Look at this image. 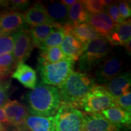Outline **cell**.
I'll return each mask as SVG.
<instances>
[{"label": "cell", "instance_id": "cell-36", "mask_svg": "<svg viewBox=\"0 0 131 131\" xmlns=\"http://www.w3.org/2000/svg\"><path fill=\"white\" fill-rule=\"evenodd\" d=\"M131 41V40H129L128 42H127V44L124 46V47L126 48V50H127V53H128L129 55L130 54V52H131V47H130V42Z\"/></svg>", "mask_w": 131, "mask_h": 131}, {"label": "cell", "instance_id": "cell-40", "mask_svg": "<svg viewBox=\"0 0 131 131\" xmlns=\"http://www.w3.org/2000/svg\"><path fill=\"white\" fill-rule=\"evenodd\" d=\"M0 131H6V130H0Z\"/></svg>", "mask_w": 131, "mask_h": 131}, {"label": "cell", "instance_id": "cell-16", "mask_svg": "<svg viewBox=\"0 0 131 131\" xmlns=\"http://www.w3.org/2000/svg\"><path fill=\"white\" fill-rule=\"evenodd\" d=\"M66 33H70L82 43L86 45L87 42L100 37L95 30L87 23L80 24L76 26H72L66 23L63 26Z\"/></svg>", "mask_w": 131, "mask_h": 131}, {"label": "cell", "instance_id": "cell-28", "mask_svg": "<svg viewBox=\"0 0 131 131\" xmlns=\"http://www.w3.org/2000/svg\"><path fill=\"white\" fill-rule=\"evenodd\" d=\"M15 34L0 36V56L12 53L14 47Z\"/></svg>", "mask_w": 131, "mask_h": 131}, {"label": "cell", "instance_id": "cell-14", "mask_svg": "<svg viewBox=\"0 0 131 131\" xmlns=\"http://www.w3.org/2000/svg\"><path fill=\"white\" fill-rule=\"evenodd\" d=\"M26 24L30 27L42 24H55L44 9L41 3L37 2L23 14Z\"/></svg>", "mask_w": 131, "mask_h": 131}, {"label": "cell", "instance_id": "cell-22", "mask_svg": "<svg viewBox=\"0 0 131 131\" xmlns=\"http://www.w3.org/2000/svg\"><path fill=\"white\" fill-rule=\"evenodd\" d=\"M62 26L57 24H42L31 27L29 30L31 40L34 47H40L42 42L45 41L49 35L57 29L62 28Z\"/></svg>", "mask_w": 131, "mask_h": 131}, {"label": "cell", "instance_id": "cell-34", "mask_svg": "<svg viewBox=\"0 0 131 131\" xmlns=\"http://www.w3.org/2000/svg\"><path fill=\"white\" fill-rule=\"evenodd\" d=\"M9 123L3 107H0V123Z\"/></svg>", "mask_w": 131, "mask_h": 131}, {"label": "cell", "instance_id": "cell-35", "mask_svg": "<svg viewBox=\"0 0 131 131\" xmlns=\"http://www.w3.org/2000/svg\"><path fill=\"white\" fill-rule=\"evenodd\" d=\"M76 2V0H63V1H61V3H63L64 5H65L68 8L72 6Z\"/></svg>", "mask_w": 131, "mask_h": 131}, {"label": "cell", "instance_id": "cell-26", "mask_svg": "<svg viewBox=\"0 0 131 131\" xmlns=\"http://www.w3.org/2000/svg\"><path fill=\"white\" fill-rule=\"evenodd\" d=\"M15 59L12 53L5 54L0 56V78L7 77L12 73L16 67Z\"/></svg>", "mask_w": 131, "mask_h": 131}, {"label": "cell", "instance_id": "cell-15", "mask_svg": "<svg viewBox=\"0 0 131 131\" xmlns=\"http://www.w3.org/2000/svg\"><path fill=\"white\" fill-rule=\"evenodd\" d=\"M12 77L28 89H33L37 86V72L30 66L25 63L16 64L15 70L12 73Z\"/></svg>", "mask_w": 131, "mask_h": 131}, {"label": "cell", "instance_id": "cell-25", "mask_svg": "<svg viewBox=\"0 0 131 131\" xmlns=\"http://www.w3.org/2000/svg\"><path fill=\"white\" fill-rule=\"evenodd\" d=\"M65 32L63 27L57 29L49 35L40 45V50H45L49 47L60 46L65 37Z\"/></svg>", "mask_w": 131, "mask_h": 131}, {"label": "cell", "instance_id": "cell-24", "mask_svg": "<svg viewBox=\"0 0 131 131\" xmlns=\"http://www.w3.org/2000/svg\"><path fill=\"white\" fill-rule=\"evenodd\" d=\"M66 59L68 58L63 53L60 46H56L40 50V57L38 60L47 63H55Z\"/></svg>", "mask_w": 131, "mask_h": 131}, {"label": "cell", "instance_id": "cell-39", "mask_svg": "<svg viewBox=\"0 0 131 131\" xmlns=\"http://www.w3.org/2000/svg\"><path fill=\"white\" fill-rule=\"evenodd\" d=\"M2 80H3L2 78H0V83H1V81H2Z\"/></svg>", "mask_w": 131, "mask_h": 131}, {"label": "cell", "instance_id": "cell-41", "mask_svg": "<svg viewBox=\"0 0 131 131\" xmlns=\"http://www.w3.org/2000/svg\"><path fill=\"white\" fill-rule=\"evenodd\" d=\"M0 6H1V1H0Z\"/></svg>", "mask_w": 131, "mask_h": 131}, {"label": "cell", "instance_id": "cell-1", "mask_svg": "<svg viewBox=\"0 0 131 131\" xmlns=\"http://www.w3.org/2000/svg\"><path fill=\"white\" fill-rule=\"evenodd\" d=\"M24 100L29 113L32 115L52 117L56 114L61 105L58 88L39 83L26 93Z\"/></svg>", "mask_w": 131, "mask_h": 131}, {"label": "cell", "instance_id": "cell-13", "mask_svg": "<svg viewBox=\"0 0 131 131\" xmlns=\"http://www.w3.org/2000/svg\"><path fill=\"white\" fill-rule=\"evenodd\" d=\"M131 77L130 72L121 73L103 86L114 99L130 91Z\"/></svg>", "mask_w": 131, "mask_h": 131}, {"label": "cell", "instance_id": "cell-20", "mask_svg": "<svg viewBox=\"0 0 131 131\" xmlns=\"http://www.w3.org/2000/svg\"><path fill=\"white\" fill-rule=\"evenodd\" d=\"M23 127L29 131H55L54 118L29 115Z\"/></svg>", "mask_w": 131, "mask_h": 131}, {"label": "cell", "instance_id": "cell-18", "mask_svg": "<svg viewBox=\"0 0 131 131\" xmlns=\"http://www.w3.org/2000/svg\"><path fill=\"white\" fill-rule=\"evenodd\" d=\"M131 22L129 18L122 23L117 24L107 40L111 46H124L130 40Z\"/></svg>", "mask_w": 131, "mask_h": 131}, {"label": "cell", "instance_id": "cell-33", "mask_svg": "<svg viewBox=\"0 0 131 131\" xmlns=\"http://www.w3.org/2000/svg\"><path fill=\"white\" fill-rule=\"evenodd\" d=\"M118 8L119 14L124 20L128 19L131 15V8L130 6V1H121L117 3Z\"/></svg>", "mask_w": 131, "mask_h": 131}, {"label": "cell", "instance_id": "cell-5", "mask_svg": "<svg viewBox=\"0 0 131 131\" xmlns=\"http://www.w3.org/2000/svg\"><path fill=\"white\" fill-rule=\"evenodd\" d=\"M115 106L114 98L103 86L95 85L82 98L78 107L88 114H100Z\"/></svg>", "mask_w": 131, "mask_h": 131}, {"label": "cell", "instance_id": "cell-3", "mask_svg": "<svg viewBox=\"0 0 131 131\" xmlns=\"http://www.w3.org/2000/svg\"><path fill=\"white\" fill-rule=\"evenodd\" d=\"M111 47L107 39L101 37L87 42L78 59L79 70L86 73L92 71L107 58Z\"/></svg>", "mask_w": 131, "mask_h": 131}, {"label": "cell", "instance_id": "cell-6", "mask_svg": "<svg viewBox=\"0 0 131 131\" xmlns=\"http://www.w3.org/2000/svg\"><path fill=\"white\" fill-rule=\"evenodd\" d=\"M84 117L74 106L61 104L53 117L55 131H83Z\"/></svg>", "mask_w": 131, "mask_h": 131}, {"label": "cell", "instance_id": "cell-30", "mask_svg": "<svg viewBox=\"0 0 131 131\" xmlns=\"http://www.w3.org/2000/svg\"><path fill=\"white\" fill-rule=\"evenodd\" d=\"M115 106L119 107L127 112H131V92L129 91L119 97L115 98Z\"/></svg>", "mask_w": 131, "mask_h": 131}, {"label": "cell", "instance_id": "cell-8", "mask_svg": "<svg viewBox=\"0 0 131 131\" xmlns=\"http://www.w3.org/2000/svg\"><path fill=\"white\" fill-rule=\"evenodd\" d=\"M34 49L28 29H23L15 34L14 47L12 54L16 65L24 63L30 57Z\"/></svg>", "mask_w": 131, "mask_h": 131}, {"label": "cell", "instance_id": "cell-17", "mask_svg": "<svg viewBox=\"0 0 131 131\" xmlns=\"http://www.w3.org/2000/svg\"><path fill=\"white\" fill-rule=\"evenodd\" d=\"M60 46L65 56L68 59L75 61L78 60L83 53L85 45L80 42L70 33H66Z\"/></svg>", "mask_w": 131, "mask_h": 131}, {"label": "cell", "instance_id": "cell-32", "mask_svg": "<svg viewBox=\"0 0 131 131\" xmlns=\"http://www.w3.org/2000/svg\"><path fill=\"white\" fill-rule=\"evenodd\" d=\"M106 12L116 24H120L125 21L123 19L119 14L118 8L116 3L113 2L110 6L106 7Z\"/></svg>", "mask_w": 131, "mask_h": 131}, {"label": "cell", "instance_id": "cell-11", "mask_svg": "<svg viewBox=\"0 0 131 131\" xmlns=\"http://www.w3.org/2000/svg\"><path fill=\"white\" fill-rule=\"evenodd\" d=\"M87 23L100 37L107 39L117 24L112 20L106 11L96 14H89Z\"/></svg>", "mask_w": 131, "mask_h": 131}, {"label": "cell", "instance_id": "cell-23", "mask_svg": "<svg viewBox=\"0 0 131 131\" xmlns=\"http://www.w3.org/2000/svg\"><path fill=\"white\" fill-rule=\"evenodd\" d=\"M88 16L89 14L81 1H77L72 6L69 8L68 24L72 26L79 25L86 22Z\"/></svg>", "mask_w": 131, "mask_h": 131}, {"label": "cell", "instance_id": "cell-29", "mask_svg": "<svg viewBox=\"0 0 131 131\" xmlns=\"http://www.w3.org/2000/svg\"><path fill=\"white\" fill-rule=\"evenodd\" d=\"M29 1L26 0H10V1H1V5L7 7L11 11L24 10L29 6Z\"/></svg>", "mask_w": 131, "mask_h": 131}, {"label": "cell", "instance_id": "cell-19", "mask_svg": "<svg viewBox=\"0 0 131 131\" xmlns=\"http://www.w3.org/2000/svg\"><path fill=\"white\" fill-rule=\"evenodd\" d=\"M47 15L55 23L63 27L68 23L69 8L58 2L41 3Z\"/></svg>", "mask_w": 131, "mask_h": 131}, {"label": "cell", "instance_id": "cell-21", "mask_svg": "<svg viewBox=\"0 0 131 131\" xmlns=\"http://www.w3.org/2000/svg\"><path fill=\"white\" fill-rule=\"evenodd\" d=\"M101 115L113 123L123 127L130 126L131 115L130 112L123 110L122 108L114 106L102 111Z\"/></svg>", "mask_w": 131, "mask_h": 131}, {"label": "cell", "instance_id": "cell-27", "mask_svg": "<svg viewBox=\"0 0 131 131\" xmlns=\"http://www.w3.org/2000/svg\"><path fill=\"white\" fill-rule=\"evenodd\" d=\"M83 6L89 14H96L106 11V7L101 0H83Z\"/></svg>", "mask_w": 131, "mask_h": 131}, {"label": "cell", "instance_id": "cell-4", "mask_svg": "<svg viewBox=\"0 0 131 131\" xmlns=\"http://www.w3.org/2000/svg\"><path fill=\"white\" fill-rule=\"evenodd\" d=\"M74 64L70 59L55 63L38 60V70L42 83L59 88L73 72Z\"/></svg>", "mask_w": 131, "mask_h": 131}, {"label": "cell", "instance_id": "cell-9", "mask_svg": "<svg viewBox=\"0 0 131 131\" xmlns=\"http://www.w3.org/2000/svg\"><path fill=\"white\" fill-rule=\"evenodd\" d=\"M26 23L23 14L18 11H7L0 16V36L15 34L25 29Z\"/></svg>", "mask_w": 131, "mask_h": 131}, {"label": "cell", "instance_id": "cell-2", "mask_svg": "<svg viewBox=\"0 0 131 131\" xmlns=\"http://www.w3.org/2000/svg\"><path fill=\"white\" fill-rule=\"evenodd\" d=\"M95 85V80L86 73L73 72L58 88L61 104L78 106L82 98Z\"/></svg>", "mask_w": 131, "mask_h": 131}, {"label": "cell", "instance_id": "cell-38", "mask_svg": "<svg viewBox=\"0 0 131 131\" xmlns=\"http://www.w3.org/2000/svg\"><path fill=\"white\" fill-rule=\"evenodd\" d=\"M16 131H26L24 129H18V130H16Z\"/></svg>", "mask_w": 131, "mask_h": 131}, {"label": "cell", "instance_id": "cell-10", "mask_svg": "<svg viewBox=\"0 0 131 131\" xmlns=\"http://www.w3.org/2000/svg\"><path fill=\"white\" fill-rule=\"evenodd\" d=\"M8 122L15 126L22 129L30 114L27 106L17 100H9L3 107Z\"/></svg>", "mask_w": 131, "mask_h": 131}, {"label": "cell", "instance_id": "cell-37", "mask_svg": "<svg viewBox=\"0 0 131 131\" xmlns=\"http://www.w3.org/2000/svg\"><path fill=\"white\" fill-rule=\"evenodd\" d=\"M5 130L4 126H3L1 123H0V130Z\"/></svg>", "mask_w": 131, "mask_h": 131}, {"label": "cell", "instance_id": "cell-7", "mask_svg": "<svg viewBox=\"0 0 131 131\" xmlns=\"http://www.w3.org/2000/svg\"><path fill=\"white\" fill-rule=\"evenodd\" d=\"M123 69V61L117 56L107 57L100 63L95 72V81L104 85L113 78L122 73Z\"/></svg>", "mask_w": 131, "mask_h": 131}, {"label": "cell", "instance_id": "cell-12", "mask_svg": "<svg viewBox=\"0 0 131 131\" xmlns=\"http://www.w3.org/2000/svg\"><path fill=\"white\" fill-rule=\"evenodd\" d=\"M124 127L113 123L100 114L84 117L83 131H124Z\"/></svg>", "mask_w": 131, "mask_h": 131}, {"label": "cell", "instance_id": "cell-31", "mask_svg": "<svg viewBox=\"0 0 131 131\" xmlns=\"http://www.w3.org/2000/svg\"><path fill=\"white\" fill-rule=\"evenodd\" d=\"M10 81H1L0 83V107H3L9 101L11 92Z\"/></svg>", "mask_w": 131, "mask_h": 131}]
</instances>
